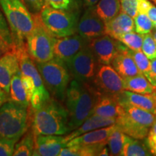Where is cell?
Returning a JSON list of instances; mask_svg holds the SVG:
<instances>
[{"mask_svg": "<svg viewBox=\"0 0 156 156\" xmlns=\"http://www.w3.org/2000/svg\"><path fill=\"white\" fill-rule=\"evenodd\" d=\"M92 84L102 93L116 95L124 90V79L111 64L101 65Z\"/></svg>", "mask_w": 156, "mask_h": 156, "instance_id": "obj_12", "label": "cell"}, {"mask_svg": "<svg viewBox=\"0 0 156 156\" xmlns=\"http://www.w3.org/2000/svg\"><path fill=\"white\" fill-rule=\"evenodd\" d=\"M22 80L23 85H24L25 90L27 92V94H28V99L30 101L32 95L35 93V85L34 81H33V80L30 77L23 75H22Z\"/></svg>", "mask_w": 156, "mask_h": 156, "instance_id": "obj_39", "label": "cell"}, {"mask_svg": "<svg viewBox=\"0 0 156 156\" xmlns=\"http://www.w3.org/2000/svg\"><path fill=\"white\" fill-rule=\"evenodd\" d=\"M141 51L150 60L156 58V43L154 40L152 32L143 35V42Z\"/></svg>", "mask_w": 156, "mask_h": 156, "instance_id": "obj_34", "label": "cell"}, {"mask_svg": "<svg viewBox=\"0 0 156 156\" xmlns=\"http://www.w3.org/2000/svg\"><path fill=\"white\" fill-rule=\"evenodd\" d=\"M20 69L18 56L15 48L0 57V87L8 95L12 79Z\"/></svg>", "mask_w": 156, "mask_h": 156, "instance_id": "obj_15", "label": "cell"}, {"mask_svg": "<svg viewBox=\"0 0 156 156\" xmlns=\"http://www.w3.org/2000/svg\"><path fill=\"white\" fill-rule=\"evenodd\" d=\"M100 66L87 45L74 56L67 67L73 79L83 83H92Z\"/></svg>", "mask_w": 156, "mask_h": 156, "instance_id": "obj_10", "label": "cell"}, {"mask_svg": "<svg viewBox=\"0 0 156 156\" xmlns=\"http://www.w3.org/2000/svg\"><path fill=\"white\" fill-rule=\"evenodd\" d=\"M146 143L152 155H156V120L148 132Z\"/></svg>", "mask_w": 156, "mask_h": 156, "instance_id": "obj_37", "label": "cell"}, {"mask_svg": "<svg viewBox=\"0 0 156 156\" xmlns=\"http://www.w3.org/2000/svg\"><path fill=\"white\" fill-rule=\"evenodd\" d=\"M117 40L124 44L126 47L132 51L141 50L142 42H143V35H141L136 31L126 33L121 35L117 38Z\"/></svg>", "mask_w": 156, "mask_h": 156, "instance_id": "obj_29", "label": "cell"}, {"mask_svg": "<svg viewBox=\"0 0 156 156\" xmlns=\"http://www.w3.org/2000/svg\"><path fill=\"white\" fill-rule=\"evenodd\" d=\"M129 48L123 44L121 51L115 56L111 63L112 67L123 79L142 75L136 67L134 58L129 54Z\"/></svg>", "mask_w": 156, "mask_h": 156, "instance_id": "obj_18", "label": "cell"}, {"mask_svg": "<svg viewBox=\"0 0 156 156\" xmlns=\"http://www.w3.org/2000/svg\"><path fill=\"white\" fill-rule=\"evenodd\" d=\"M35 134L30 128L24 135L16 142L13 155L31 156L34 155L35 147Z\"/></svg>", "mask_w": 156, "mask_h": 156, "instance_id": "obj_27", "label": "cell"}, {"mask_svg": "<svg viewBox=\"0 0 156 156\" xmlns=\"http://www.w3.org/2000/svg\"><path fill=\"white\" fill-rule=\"evenodd\" d=\"M22 2L33 15L39 14L45 5L44 0H22Z\"/></svg>", "mask_w": 156, "mask_h": 156, "instance_id": "obj_38", "label": "cell"}, {"mask_svg": "<svg viewBox=\"0 0 156 156\" xmlns=\"http://www.w3.org/2000/svg\"><path fill=\"white\" fill-rule=\"evenodd\" d=\"M152 34H153V38H154V40H155V43H156V30H155V29L153 31V32H152Z\"/></svg>", "mask_w": 156, "mask_h": 156, "instance_id": "obj_45", "label": "cell"}, {"mask_svg": "<svg viewBox=\"0 0 156 156\" xmlns=\"http://www.w3.org/2000/svg\"><path fill=\"white\" fill-rule=\"evenodd\" d=\"M101 94L92 83H83L75 79L70 81L64 100L69 112V132L80 126L93 114Z\"/></svg>", "mask_w": 156, "mask_h": 156, "instance_id": "obj_1", "label": "cell"}, {"mask_svg": "<svg viewBox=\"0 0 156 156\" xmlns=\"http://www.w3.org/2000/svg\"><path fill=\"white\" fill-rule=\"evenodd\" d=\"M36 64L51 96L64 102L72 77L67 66L56 58L43 63L36 62Z\"/></svg>", "mask_w": 156, "mask_h": 156, "instance_id": "obj_5", "label": "cell"}, {"mask_svg": "<svg viewBox=\"0 0 156 156\" xmlns=\"http://www.w3.org/2000/svg\"><path fill=\"white\" fill-rule=\"evenodd\" d=\"M120 2L121 11L134 18L138 14L139 0H120Z\"/></svg>", "mask_w": 156, "mask_h": 156, "instance_id": "obj_35", "label": "cell"}, {"mask_svg": "<svg viewBox=\"0 0 156 156\" xmlns=\"http://www.w3.org/2000/svg\"><path fill=\"white\" fill-rule=\"evenodd\" d=\"M88 41L78 33L72 36L55 38L54 45V58L68 65L78 52L88 45Z\"/></svg>", "mask_w": 156, "mask_h": 156, "instance_id": "obj_13", "label": "cell"}, {"mask_svg": "<svg viewBox=\"0 0 156 156\" xmlns=\"http://www.w3.org/2000/svg\"><path fill=\"white\" fill-rule=\"evenodd\" d=\"M116 119L107 118V117L101 116L97 114H92L80 126L69 132V134H66L65 140L67 142L69 140L80 136L86 132L113 125V124H116Z\"/></svg>", "mask_w": 156, "mask_h": 156, "instance_id": "obj_21", "label": "cell"}, {"mask_svg": "<svg viewBox=\"0 0 156 156\" xmlns=\"http://www.w3.org/2000/svg\"><path fill=\"white\" fill-rule=\"evenodd\" d=\"M35 26L26 39V48L35 62L43 63L54 58L55 37L46 29L39 14L34 15Z\"/></svg>", "mask_w": 156, "mask_h": 156, "instance_id": "obj_8", "label": "cell"}, {"mask_svg": "<svg viewBox=\"0 0 156 156\" xmlns=\"http://www.w3.org/2000/svg\"><path fill=\"white\" fill-rule=\"evenodd\" d=\"M155 95H156V91H155Z\"/></svg>", "mask_w": 156, "mask_h": 156, "instance_id": "obj_47", "label": "cell"}, {"mask_svg": "<svg viewBox=\"0 0 156 156\" xmlns=\"http://www.w3.org/2000/svg\"><path fill=\"white\" fill-rule=\"evenodd\" d=\"M122 112L123 106L119 101L118 94L113 95L101 93L93 114L116 119Z\"/></svg>", "mask_w": 156, "mask_h": 156, "instance_id": "obj_20", "label": "cell"}, {"mask_svg": "<svg viewBox=\"0 0 156 156\" xmlns=\"http://www.w3.org/2000/svg\"><path fill=\"white\" fill-rule=\"evenodd\" d=\"M134 30V18L122 11L114 18L106 23V34L116 39L121 35Z\"/></svg>", "mask_w": 156, "mask_h": 156, "instance_id": "obj_22", "label": "cell"}, {"mask_svg": "<svg viewBox=\"0 0 156 156\" xmlns=\"http://www.w3.org/2000/svg\"><path fill=\"white\" fill-rule=\"evenodd\" d=\"M96 13L105 23L114 18L121 12L120 0H99L94 6Z\"/></svg>", "mask_w": 156, "mask_h": 156, "instance_id": "obj_26", "label": "cell"}, {"mask_svg": "<svg viewBox=\"0 0 156 156\" xmlns=\"http://www.w3.org/2000/svg\"><path fill=\"white\" fill-rule=\"evenodd\" d=\"M9 100V95L0 87V108L6 101Z\"/></svg>", "mask_w": 156, "mask_h": 156, "instance_id": "obj_43", "label": "cell"}, {"mask_svg": "<svg viewBox=\"0 0 156 156\" xmlns=\"http://www.w3.org/2000/svg\"><path fill=\"white\" fill-rule=\"evenodd\" d=\"M153 27H154V28H155V30H156V23H153Z\"/></svg>", "mask_w": 156, "mask_h": 156, "instance_id": "obj_46", "label": "cell"}, {"mask_svg": "<svg viewBox=\"0 0 156 156\" xmlns=\"http://www.w3.org/2000/svg\"><path fill=\"white\" fill-rule=\"evenodd\" d=\"M61 103L51 97L39 108H31L30 128L35 136L66 135L69 133V112Z\"/></svg>", "mask_w": 156, "mask_h": 156, "instance_id": "obj_2", "label": "cell"}, {"mask_svg": "<svg viewBox=\"0 0 156 156\" xmlns=\"http://www.w3.org/2000/svg\"><path fill=\"white\" fill-rule=\"evenodd\" d=\"M80 14L79 11L63 10L45 5L39 15L52 36L62 38L77 34Z\"/></svg>", "mask_w": 156, "mask_h": 156, "instance_id": "obj_6", "label": "cell"}, {"mask_svg": "<svg viewBox=\"0 0 156 156\" xmlns=\"http://www.w3.org/2000/svg\"><path fill=\"white\" fill-rule=\"evenodd\" d=\"M99 0H83V5L85 7H90L95 6L96 4L98 2Z\"/></svg>", "mask_w": 156, "mask_h": 156, "instance_id": "obj_44", "label": "cell"}, {"mask_svg": "<svg viewBox=\"0 0 156 156\" xmlns=\"http://www.w3.org/2000/svg\"><path fill=\"white\" fill-rule=\"evenodd\" d=\"M10 49L11 48H9V46H7L6 43L2 40V38L0 37V57Z\"/></svg>", "mask_w": 156, "mask_h": 156, "instance_id": "obj_42", "label": "cell"}, {"mask_svg": "<svg viewBox=\"0 0 156 156\" xmlns=\"http://www.w3.org/2000/svg\"><path fill=\"white\" fill-rule=\"evenodd\" d=\"M0 7L10 28L15 49L26 46V39L35 26L34 16L22 0H0Z\"/></svg>", "mask_w": 156, "mask_h": 156, "instance_id": "obj_3", "label": "cell"}, {"mask_svg": "<svg viewBox=\"0 0 156 156\" xmlns=\"http://www.w3.org/2000/svg\"><path fill=\"white\" fill-rule=\"evenodd\" d=\"M123 44L117 39L105 34L88 42V46L93 51L100 65H108L121 51Z\"/></svg>", "mask_w": 156, "mask_h": 156, "instance_id": "obj_11", "label": "cell"}, {"mask_svg": "<svg viewBox=\"0 0 156 156\" xmlns=\"http://www.w3.org/2000/svg\"><path fill=\"white\" fill-rule=\"evenodd\" d=\"M45 5L55 9L80 12L82 0H44Z\"/></svg>", "mask_w": 156, "mask_h": 156, "instance_id": "obj_30", "label": "cell"}, {"mask_svg": "<svg viewBox=\"0 0 156 156\" xmlns=\"http://www.w3.org/2000/svg\"><path fill=\"white\" fill-rule=\"evenodd\" d=\"M123 112L116 119V124L126 135L144 140L156 120V115L128 105H122Z\"/></svg>", "mask_w": 156, "mask_h": 156, "instance_id": "obj_7", "label": "cell"}, {"mask_svg": "<svg viewBox=\"0 0 156 156\" xmlns=\"http://www.w3.org/2000/svg\"><path fill=\"white\" fill-rule=\"evenodd\" d=\"M0 37L11 49L15 48L10 28L1 7H0Z\"/></svg>", "mask_w": 156, "mask_h": 156, "instance_id": "obj_33", "label": "cell"}, {"mask_svg": "<svg viewBox=\"0 0 156 156\" xmlns=\"http://www.w3.org/2000/svg\"><path fill=\"white\" fill-rule=\"evenodd\" d=\"M142 140L135 139L125 134L124 143L123 146V156H149L153 155L150 151L147 143Z\"/></svg>", "mask_w": 156, "mask_h": 156, "instance_id": "obj_25", "label": "cell"}, {"mask_svg": "<svg viewBox=\"0 0 156 156\" xmlns=\"http://www.w3.org/2000/svg\"><path fill=\"white\" fill-rule=\"evenodd\" d=\"M77 33L88 41L106 34V23L98 15L94 6L87 7L80 17Z\"/></svg>", "mask_w": 156, "mask_h": 156, "instance_id": "obj_14", "label": "cell"}, {"mask_svg": "<svg viewBox=\"0 0 156 156\" xmlns=\"http://www.w3.org/2000/svg\"><path fill=\"white\" fill-rule=\"evenodd\" d=\"M116 127V124L93 131L86 132L82 135L69 140L65 146L69 145H107L111 134Z\"/></svg>", "mask_w": 156, "mask_h": 156, "instance_id": "obj_19", "label": "cell"}, {"mask_svg": "<svg viewBox=\"0 0 156 156\" xmlns=\"http://www.w3.org/2000/svg\"><path fill=\"white\" fill-rule=\"evenodd\" d=\"M124 87L126 90L141 94H151L156 91V87L152 85L143 75L124 79Z\"/></svg>", "mask_w": 156, "mask_h": 156, "instance_id": "obj_24", "label": "cell"}, {"mask_svg": "<svg viewBox=\"0 0 156 156\" xmlns=\"http://www.w3.org/2000/svg\"><path fill=\"white\" fill-rule=\"evenodd\" d=\"M9 99L27 108L30 106V101L22 80V73L20 69L13 76L12 79Z\"/></svg>", "mask_w": 156, "mask_h": 156, "instance_id": "obj_23", "label": "cell"}, {"mask_svg": "<svg viewBox=\"0 0 156 156\" xmlns=\"http://www.w3.org/2000/svg\"><path fill=\"white\" fill-rule=\"evenodd\" d=\"M16 141L0 137V156L13 155Z\"/></svg>", "mask_w": 156, "mask_h": 156, "instance_id": "obj_36", "label": "cell"}, {"mask_svg": "<svg viewBox=\"0 0 156 156\" xmlns=\"http://www.w3.org/2000/svg\"><path fill=\"white\" fill-rule=\"evenodd\" d=\"M65 136L62 135H38L35 136L34 156H57L65 147Z\"/></svg>", "mask_w": 156, "mask_h": 156, "instance_id": "obj_16", "label": "cell"}, {"mask_svg": "<svg viewBox=\"0 0 156 156\" xmlns=\"http://www.w3.org/2000/svg\"><path fill=\"white\" fill-rule=\"evenodd\" d=\"M125 134L116 124V127L108 140V147L111 155H122Z\"/></svg>", "mask_w": 156, "mask_h": 156, "instance_id": "obj_28", "label": "cell"}, {"mask_svg": "<svg viewBox=\"0 0 156 156\" xmlns=\"http://www.w3.org/2000/svg\"><path fill=\"white\" fill-rule=\"evenodd\" d=\"M146 14L150 17V19L153 21V23H156V7L155 5L151 4V5L148 8Z\"/></svg>", "mask_w": 156, "mask_h": 156, "instance_id": "obj_41", "label": "cell"}, {"mask_svg": "<svg viewBox=\"0 0 156 156\" xmlns=\"http://www.w3.org/2000/svg\"><path fill=\"white\" fill-rule=\"evenodd\" d=\"M15 50L18 56L21 73L23 75L30 77L34 81L35 93L31 97L30 104L31 108L37 109L51 96L45 87L41 75L39 73L36 62L29 55L26 46Z\"/></svg>", "mask_w": 156, "mask_h": 156, "instance_id": "obj_9", "label": "cell"}, {"mask_svg": "<svg viewBox=\"0 0 156 156\" xmlns=\"http://www.w3.org/2000/svg\"><path fill=\"white\" fill-rule=\"evenodd\" d=\"M135 31L141 35L150 34L153 31V23L147 14L138 13L134 18Z\"/></svg>", "mask_w": 156, "mask_h": 156, "instance_id": "obj_31", "label": "cell"}, {"mask_svg": "<svg viewBox=\"0 0 156 156\" xmlns=\"http://www.w3.org/2000/svg\"><path fill=\"white\" fill-rule=\"evenodd\" d=\"M121 105H128L141 108L156 115V95L151 94H141L124 90L118 94Z\"/></svg>", "mask_w": 156, "mask_h": 156, "instance_id": "obj_17", "label": "cell"}, {"mask_svg": "<svg viewBox=\"0 0 156 156\" xmlns=\"http://www.w3.org/2000/svg\"><path fill=\"white\" fill-rule=\"evenodd\" d=\"M129 54H131L132 58H134L136 67H137L138 69L140 70L142 75L147 77L150 69H151V61H150L147 56L141 50L132 51L129 49Z\"/></svg>", "mask_w": 156, "mask_h": 156, "instance_id": "obj_32", "label": "cell"}, {"mask_svg": "<svg viewBox=\"0 0 156 156\" xmlns=\"http://www.w3.org/2000/svg\"><path fill=\"white\" fill-rule=\"evenodd\" d=\"M146 77L152 85L156 87V58L151 60V69Z\"/></svg>", "mask_w": 156, "mask_h": 156, "instance_id": "obj_40", "label": "cell"}, {"mask_svg": "<svg viewBox=\"0 0 156 156\" xmlns=\"http://www.w3.org/2000/svg\"><path fill=\"white\" fill-rule=\"evenodd\" d=\"M32 110L9 100L0 108V137L17 142L31 126Z\"/></svg>", "mask_w": 156, "mask_h": 156, "instance_id": "obj_4", "label": "cell"}]
</instances>
